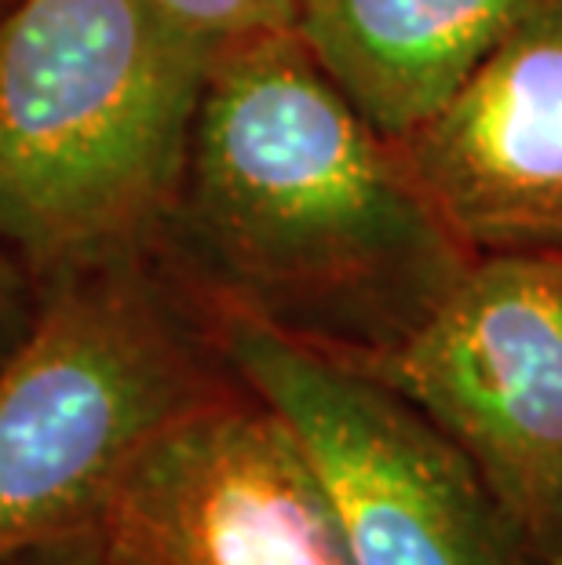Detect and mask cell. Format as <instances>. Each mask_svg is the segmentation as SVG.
I'll list each match as a JSON object with an SVG mask.
<instances>
[{
    "mask_svg": "<svg viewBox=\"0 0 562 565\" xmlns=\"http://www.w3.org/2000/svg\"><path fill=\"white\" fill-rule=\"evenodd\" d=\"M205 77L142 0H11L0 242L44 288L153 256Z\"/></svg>",
    "mask_w": 562,
    "mask_h": 565,
    "instance_id": "2",
    "label": "cell"
},
{
    "mask_svg": "<svg viewBox=\"0 0 562 565\" xmlns=\"http://www.w3.org/2000/svg\"><path fill=\"white\" fill-rule=\"evenodd\" d=\"M0 565H110V562L103 555L95 529H85V533H70L59 540H44V544L4 551Z\"/></svg>",
    "mask_w": 562,
    "mask_h": 565,
    "instance_id": "11",
    "label": "cell"
},
{
    "mask_svg": "<svg viewBox=\"0 0 562 565\" xmlns=\"http://www.w3.org/2000/svg\"><path fill=\"white\" fill-rule=\"evenodd\" d=\"M533 0H293V38L391 142L446 106Z\"/></svg>",
    "mask_w": 562,
    "mask_h": 565,
    "instance_id": "8",
    "label": "cell"
},
{
    "mask_svg": "<svg viewBox=\"0 0 562 565\" xmlns=\"http://www.w3.org/2000/svg\"><path fill=\"white\" fill-rule=\"evenodd\" d=\"M544 565H562V522H559V536H555V547H552V555L544 558Z\"/></svg>",
    "mask_w": 562,
    "mask_h": 565,
    "instance_id": "12",
    "label": "cell"
},
{
    "mask_svg": "<svg viewBox=\"0 0 562 565\" xmlns=\"http://www.w3.org/2000/svg\"><path fill=\"white\" fill-rule=\"evenodd\" d=\"M234 380L209 315L153 256L47 285L0 369V555L95 529L125 467Z\"/></svg>",
    "mask_w": 562,
    "mask_h": 565,
    "instance_id": "3",
    "label": "cell"
},
{
    "mask_svg": "<svg viewBox=\"0 0 562 565\" xmlns=\"http://www.w3.org/2000/svg\"><path fill=\"white\" fill-rule=\"evenodd\" d=\"M142 8L205 70L245 44L293 33V0H142Z\"/></svg>",
    "mask_w": 562,
    "mask_h": 565,
    "instance_id": "9",
    "label": "cell"
},
{
    "mask_svg": "<svg viewBox=\"0 0 562 565\" xmlns=\"http://www.w3.org/2000/svg\"><path fill=\"white\" fill-rule=\"evenodd\" d=\"M399 150L475 256H562V0H533Z\"/></svg>",
    "mask_w": 562,
    "mask_h": 565,
    "instance_id": "7",
    "label": "cell"
},
{
    "mask_svg": "<svg viewBox=\"0 0 562 565\" xmlns=\"http://www.w3.org/2000/svg\"><path fill=\"white\" fill-rule=\"evenodd\" d=\"M153 259L198 307L365 365L410 340L478 256L399 142L274 33L209 70Z\"/></svg>",
    "mask_w": 562,
    "mask_h": 565,
    "instance_id": "1",
    "label": "cell"
},
{
    "mask_svg": "<svg viewBox=\"0 0 562 565\" xmlns=\"http://www.w3.org/2000/svg\"><path fill=\"white\" fill-rule=\"evenodd\" d=\"M205 315L234 376L304 445L354 565H530L468 456L399 391L253 318Z\"/></svg>",
    "mask_w": 562,
    "mask_h": 565,
    "instance_id": "4",
    "label": "cell"
},
{
    "mask_svg": "<svg viewBox=\"0 0 562 565\" xmlns=\"http://www.w3.org/2000/svg\"><path fill=\"white\" fill-rule=\"evenodd\" d=\"M95 536L110 565H354L304 445L242 380L125 467Z\"/></svg>",
    "mask_w": 562,
    "mask_h": 565,
    "instance_id": "6",
    "label": "cell"
},
{
    "mask_svg": "<svg viewBox=\"0 0 562 565\" xmlns=\"http://www.w3.org/2000/svg\"><path fill=\"white\" fill-rule=\"evenodd\" d=\"M44 310V285L15 248L0 242V369L19 354V347L38 329Z\"/></svg>",
    "mask_w": 562,
    "mask_h": 565,
    "instance_id": "10",
    "label": "cell"
},
{
    "mask_svg": "<svg viewBox=\"0 0 562 565\" xmlns=\"http://www.w3.org/2000/svg\"><path fill=\"white\" fill-rule=\"evenodd\" d=\"M354 369L468 456L544 565L562 522V256H478L410 340Z\"/></svg>",
    "mask_w": 562,
    "mask_h": 565,
    "instance_id": "5",
    "label": "cell"
}]
</instances>
